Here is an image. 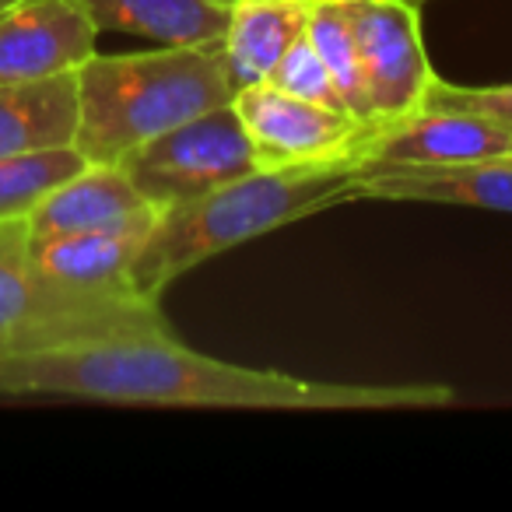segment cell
Listing matches in <instances>:
<instances>
[{"instance_id": "obj_17", "label": "cell", "mask_w": 512, "mask_h": 512, "mask_svg": "<svg viewBox=\"0 0 512 512\" xmlns=\"http://www.w3.org/2000/svg\"><path fill=\"white\" fill-rule=\"evenodd\" d=\"M306 36L316 46V53L323 57V64L330 67V74H334L341 106L358 123L372 127V109H369V92H365L362 64H358V46L355 36H351V25L341 8V0H316L306 25Z\"/></svg>"}, {"instance_id": "obj_4", "label": "cell", "mask_w": 512, "mask_h": 512, "mask_svg": "<svg viewBox=\"0 0 512 512\" xmlns=\"http://www.w3.org/2000/svg\"><path fill=\"white\" fill-rule=\"evenodd\" d=\"M155 334H172L158 299L134 288L92 292L60 285L32 264L29 218L0 221V344L8 351Z\"/></svg>"}, {"instance_id": "obj_6", "label": "cell", "mask_w": 512, "mask_h": 512, "mask_svg": "<svg viewBox=\"0 0 512 512\" xmlns=\"http://www.w3.org/2000/svg\"><path fill=\"white\" fill-rule=\"evenodd\" d=\"M358 46L372 127L418 113L435 85L414 0H341Z\"/></svg>"}, {"instance_id": "obj_7", "label": "cell", "mask_w": 512, "mask_h": 512, "mask_svg": "<svg viewBox=\"0 0 512 512\" xmlns=\"http://www.w3.org/2000/svg\"><path fill=\"white\" fill-rule=\"evenodd\" d=\"M232 106L246 127L256 169H292V165L358 158L372 130L344 109L295 99L274 88L271 81L235 92Z\"/></svg>"}, {"instance_id": "obj_19", "label": "cell", "mask_w": 512, "mask_h": 512, "mask_svg": "<svg viewBox=\"0 0 512 512\" xmlns=\"http://www.w3.org/2000/svg\"><path fill=\"white\" fill-rule=\"evenodd\" d=\"M428 102H432V106H446V109H463V113H474V116H481V120L512 127V85L460 88V85H446V81L435 78L432 92H428Z\"/></svg>"}, {"instance_id": "obj_9", "label": "cell", "mask_w": 512, "mask_h": 512, "mask_svg": "<svg viewBox=\"0 0 512 512\" xmlns=\"http://www.w3.org/2000/svg\"><path fill=\"white\" fill-rule=\"evenodd\" d=\"M484 158H512V127L432 102L390 127H372L358 151L365 165H456Z\"/></svg>"}, {"instance_id": "obj_8", "label": "cell", "mask_w": 512, "mask_h": 512, "mask_svg": "<svg viewBox=\"0 0 512 512\" xmlns=\"http://www.w3.org/2000/svg\"><path fill=\"white\" fill-rule=\"evenodd\" d=\"M99 36L81 0H18L0 15V85L78 71L99 53Z\"/></svg>"}, {"instance_id": "obj_20", "label": "cell", "mask_w": 512, "mask_h": 512, "mask_svg": "<svg viewBox=\"0 0 512 512\" xmlns=\"http://www.w3.org/2000/svg\"><path fill=\"white\" fill-rule=\"evenodd\" d=\"M15 4H18V0H0V15H4V11H11Z\"/></svg>"}, {"instance_id": "obj_11", "label": "cell", "mask_w": 512, "mask_h": 512, "mask_svg": "<svg viewBox=\"0 0 512 512\" xmlns=\"http://www.w3.org/2000/svg\"><path fill=\"white\" fill-rule=\"evenodd\" d=\"M158 211H144L120 225L92 228V232L50 235L32 239L29 253L39 274L71 288H92V292H120L130 285V267L155 225Z\"/></svg>"}, {"instance_id": "obj_14", "label": "cell", "mask_w": 512, "mask_h": 512, "mask_svg": "<svg viewBox=\"0 0 512 512\" xmlns=\"http://www.w3.org/2000/svg\"><path fill=\"white\" fill-rule=\"evenodd\" d=\"M78 113V71L0 85V158L71 148Z\"/></svg>"}, {"instance_id": "obj_18", "label": "cell", "mask_w": 512, "mask_h": 512, "mask_svg": "<svg viewBox=\"0 0 512 512\" xmlns=\"http://www.w3.org/2000/svg\"><path fill=\"white\" fill-rule=\"evenodd\" d=\"M267 81H271L274 88H281V92L295 95V99L320 102V106H330V109H344L341 95H337V85H334V74L323 64L316 46L309 43V36H302L299 43L281 57V64L274 67V74ZM344 113H348V109H344Z\"/></svg>"}, {"instance_id": "obj_1", "label": "cell", "mask_w": 512, "mask_h": 512, "mask_svg": "<svg viewBox=\"0 0 512 512\" xmlns=\"http://www.w3.org/2000/svg\"><path fill=\"white\" fill-rule=\"evenodd\" d=\"M0 397H71L127 407L225 411H425L456 400L449 386L316 383L200 355L172 334L113 337L0 355Z\"/></svg>"}, {"instance_id": "obj_22", "label": "cell", "mask_w": 512, "mask_h": 512, "mask_svg": "<svg viewBox=\"0 0 512 512\" xmlns=\"http://www.w3.org/2000/svg\"><path fill=\"white\" fill-rule=\"evenodd\" d=\"M232 4H235V0H232Z\"/></svg>"}, {"instance_id": "obj_5", "label": "cell", "mask_w": 512, "mask_h": 512, "mask_svg": "<svg viewBox=\"0 0 512 512\" xmlns=\"http://www.w3.org/2000/svg\"><path fill=\"white\" fill-rule=\"evenodd\" d=\"M120 169L155 211H165L253 172L256 158L239 113L225 102L144 141L123 158Z\"/></svg>"}, {"instance_id": "obj_15", "label": "cell", "mask_w": 512, "mask_h": 512, "mask_svg": "<svg viewBox=\"0 0 512 512\" xmlns=\"http://www.w3.org/2000/svg\"><path fill=\"white\" fill-rule=\"evenodd\" d=\"M99 32H127L155 46L221 43L232 0H81Z\"/></svg>"}, {"instance_id": "obj_21", "label": "cell", "mask_w": 512, "mask_h": 512, "mask_svg": "<svg viewBox=\"0 0 512 512\" xmlns=\"http://www.w3.org/2000/svg\"><path fill=\"white\" fill-rule=\"evenodd\" d=\"M0 355H8V348H4V344H0Z\"/></svg>"}, {"instance_id": "obj_3", "label": "cell", "mask_w": 512, "mask_h": 512, "mask_svg": "<svg viewBox=\"0 0 512 512\" xmlns=\"http://www.w3.org/2000/svg\"><path fill=\"white\" fill-rule=\"evenodd\" d=\"M221 43L155 46L78 67L74 148L99 165H120L144 141L232 102Z\"/></svg>"}, {"instance_id": "obj_12", "label": "cell", "mask_w": 512, "mask_h": 512, "mask_svg": "<svg viewBox=\"0 0 512 512\" xmlns=\"http://www.w3.org/2000/svg\"><path fill=\"white\" fill-rule=\"evenodd\" d=\"M316 0H235L221 39V60L232 95L264 85L288 50L306 36Z\"/></svg>"}, {"instance_id": "obj_10", "label": "cell", "mask_w": 512, "mask_h": 512, "mask_svg": "<svg viewBox=\"0 0 512 512\" xmlns=\"http://www.w3.org/2000/svg\"><path fill=\"white\" fill-rule=\"evenodd\" d=\"M362 165V200L463 204L512 214V158L456 165Z\"/></svg>"}, {"instance_id": "obj_16", "label": "cell", "mask_w": 512, "mask_h": 512, "mask_svg": "<svg viewBox=\"0 0 512 512\" xmlns=\"http://www.w3.org/2000/svg\"><path fill=\"white\" fill-rule=\"evenodd\" d=\"M88 158L78 148H46L0 158V221L29 218L60 183L78 176Z\"/></svg>"}, {"instance_id": "obj_2", "label": "cell", "mask_w": 512, "mask_h": 512, "mask_svg": "<svg viewBox=\"0 0 512 512\" xmlns=\"http://www.w3.org/2000/svg\"><path fill=\"white\" fill-rule=\"evenodd\" d=\"M348 200H362L358 158L292 169H253L204 197L158 211L130 267V285L148 299H162L179 274L193 271L211 256Z\"/></svg>"}, {"instance_id": "obj_13", "label": "cell", "mask_w": 512, "mask_h": 512, "mask_svg": "<svg viewBox=\"0 0 512 512\" xmlns=\"http://www.w3.org/2000/svg\"><path fill=\"white\" fill-rule=\"evenodd\" d=\"M144 211H155V207L137 193V186L130 183L120 165L88 162L78 176L60 183L29 214V235L50 239V235L92 232V228L120 225Z\"/></svg>"}]
</instances>
